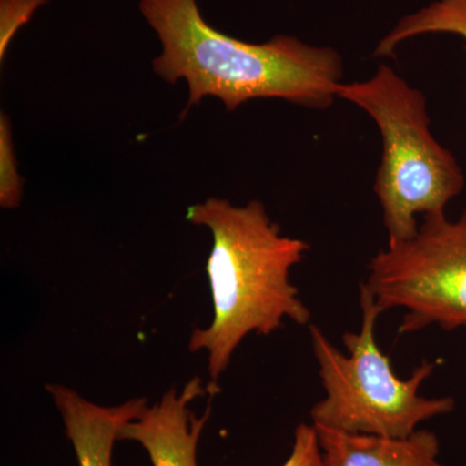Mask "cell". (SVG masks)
I'll use <instances>...</instances> for the list:
<instances>
[{
	"mask_svg": "<svg viewBox=\"0 0 466 466\" xmlns=\"http://www.w3.org/2000/svg\"><path fill=\"white\" fill-rule=\"evenodd\" d=\"M46 390L60 412L78 466H113L119 431L126 422L142 416L148 407L146 398L119 406H100L60 383H47Z\"/></svg>",
	"mask_w": 466,
	"mask_h": 466,
	"instance_id": "obj_7",
	"label": "cell"
},
{
	"mask_svg": "<svg viewBox=\"0 0 466 466\" xmlns=\"http://www.w3.org/2000/svg\"><path fill=\"white\" fill-rule=\"evenodd\" d=\"M283 466H325L323 451L314 425L297 426L289 458Z\"/></svg>",
	"mask_w": 466,
	"mask_h": 466,
	"instance_id": "obj_12",
	"label": "cell"
},
{
	"mask_svg": "<svg viewBox=\"0 0 466 466\" xmlns=\"http://www.w3.org/2000/svg\"><path fill=\"white\" fill-rule=\"evenodd\" d=\"M359 300L360 329L342 336L348 354L339 351L318 325H309L325 391L309 412L312 424L345 433L404 438L422 422L453 412V398L420 394L422 383L433 375L435 361H422L410 379L398 377L390 358L376 341L377 319L383 311L363 283Z\"/></svg>",
	"mask_w": 466,
	"mask_h": 466,
	"instance_id": "obj_4",
	"label": "cell"
},
{
	"mask_svg": "<svg viewBox=\"0 0 466 466\" xmlns=\"http://www.w3.org/2000/svg\"><path fill=\"white\" fill-rule=\"evenodd\" d=\"M23 198V177L17 170V157L12 139L11 121L0 115V207L16 208Z\"/></svg>",
	"mask_w": 466,
	"mask_h": 466,
	"instance_id": "obj_10",
	"label": "cell"
},
{
	"mask_svg": "<svg viewBox=\"0 0 466 466\" xmlns=\"http://www.w3.org/2000/svg\"><path fill=\"white\" fill-rule=\"evenodd\" d=\"M186 218L207 227L213 238L207 262L213 320L193 330L189 351L208 352V375L216 382L249 334L269 336L285 319L309 325L311 311L290 281L291 267L302 262L309 245L281 235L257 200L236 207L210 198L187 208Z\"/></svg>",
	"mask_w": 466,
	"mask_h": 466,
	"instance_id": "obj_2",
	"label": "cell"
},
{
	"mask_svg": "<svg viewBox=\"0 0 466 466\" xmlns=\"http://www.w3.org/2000/svg\"><path fill=\"white\" fill-rule=\"evenodd\" d=\"M366 285L383 312L403 309L400 334L429 325L466 328V208L422 218L408 240L388 244L370 259Z\"/></svg>",
	"mask_w": 466,
	"mask_h": 466,
	"instance_id": "obj_5",
	"label": "cell"
},
{
	"mask_svg": "<svg viewBox=\"0 0 466 466\" xmlns=\"http://www.w3.org/2000/svg\"><path fill=\"white\" fill-rule=\"evenodd\" d=\"M339 99L366 112L381 134L373 188L389 244L413 238L417 217L446 214L447 205L465 188L458 159L431 133L424 92L381 64L366 81L342 82Z\"/></svg>",
	"mask_w": 466,
	"mask_h": 466,
	"instance_id": "obj_3",
	"label": "cell"
},
{
	"mask_svg": "<svg viewBox=\"0 0 466 466\" xmlns=\"http://www.w3.org/2000/svg\"><path fill=\"white\" fill-rule=\"evenodd\" d=\"M140 12L157 33L162 52L153 60L167 84L184 79L189 97L182 118L207 96L233 112L254 99H281L328 109L343 82L341 55L294 36L248 43L218 32L201 16L196 0H140Z\"/></svg>",
	"mask_w": 466,
	"mask_h": 466,
	"instance_id": "obj_1",
	"label": "cell"
},
{
	"mask_svg": "<svg viewBox=\"0 0 466 466\" xmlns=\"http://www.w3.org/2000/svg\"><path fill=\"white\" fill-rule=\"evenodd\" d=\"M217 388L211 382L207 389L200 377H193L182 391L171 388L143 415L126 422L118 441H137L148 453L152 466H198V447L211 413L208 403L198 417L189 404L207 391Z\"/></svg>",
	"mask_w": 466,
	"mask_h": 466,
	"instance_id": "obj_6",
	"label": "cell"
},
{
	"mask_svg": "<svg viewBox=\"0 0 466 466\" xmlns=\"http://www.w3.org/2000/svg\"><path fill=\"white\" fill-rule=\"evenodd\" d=\"M455 34L466 45V0H435L428 7L401 18L379 42L373 56L391 57L401 43L424 34Z\"/></svg>",
	"mask_w": 466,
	"mask_h": 466,
	"instance_id": "obj_9",
	"label": "cell"
},
{
	"mask_svg": "<svg viewBox=\"0 0 466 466\" xmlns=\"http://www.w3.org/2000/svg\"><path fill=\"white\" fill-rule=\"evenodd\" d=\"M314 428L325 466H444L440 461V440L428 429L389 438L345 433L320 425Z\"/></svg>",
	"mask_w": 466,
	"mask_h": 466,
	"instance_id": "obj_8",
	"label": "cell"
},
{
	"mask_svg": "<svg viewBox=\"0 0 466 466\" xmlns=\"http://www.w3.org/2000/svg\"><path fill=\"white\" fill-rule=\"evenodd\" d=\"M46 2L47 0H0V5H2L0 56L2 58L18 27L27 23L33 12Z\"/></svg>",
	"mask_w": 466,
	"mask_h": 466,
	"instance_id": "obj_11",
	"label": "cell"
}]
</instances>
